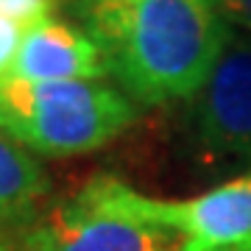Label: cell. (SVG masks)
<instances>
[{
    "label": "cell",
    "mask_w": 251,
    "mask_h": 251,
    "mask_svg": "<svg viewBox=\"0 0 251 251\" xmlns=\"http://www.w3.org/2000/svg\"><path fill=\"white\" fill-rule=\"evenodd\" d=\"M151 221L179 232L187 243L218 246L251 237V171L190 201H156L145 196Z\"/></svg>",
    "instance_id": "cell-5"
},
{
    "label": "cell",
    "mask_w": 251,
    "mask_h": 251,
    "mask_svg": "<svg viewBox=\"0 0 251 251\" xmlns=\"http://www.w3.org/2000/svg\"><path fill=\"white\" fill-rule=\"evenodd\" d=\"M50 193L45 168L31 153L0 134V232L23 229L39 215V204Z\"/></svg>",
    "instance_id": "cell-7"
},
{
    "label": "cell",
    "mask_w": 251,
    "mask_h": 251,
    "mask_svg": "<svg viewBox=\"0 0 251 251\" xmlns=\"http://www.w3.org/2000/svg\"><path fill=\"white\" fill-rule=\"evenodd\" d=\"M181 251H251V237L237 243H218V246H198V243H184Z\"/></svg>",
    "instance_id": "cell-11"
},
{
    "label": "cell",
    "mask_w": 251,
    "mask_h": 251,
    "mask_svg": "<svg viewBox=\"0 0 251 251\" xmlns=\"http://www.w3.org/2000/svg\"><path fill=\"white\" fill-rule=\"evenodd\" d=\"M131 120V100L100 81H0V134L45 156L95 151Z\"/></svg>",
    "instance_id": "cell-2"
},
{
    "label": "cell",
    "mask_w": 251,
    "mask_h": 251,
    "mask_svg": "<svg viewBox=\"0 0 251 251\" xmlns=\"http://www.w3.org/2000/svg\"><path fill=\"white\" fill-rule=\"evenodd\" d=\"M106 70L140 103L193 98L232 28L215 0H78Z\"/></svg>",
    "instance_id": "cell-1"
},
{
    "label": "cell",
    "mask_w": 251,
    "mask_h": 251,
    "mask_svg": "<svg viewBox=\"0 0 251 251\" xmlns=\"http://www.w3.org/2000/svg\"><path fill=\"white\" fill-rule=\"evenodd\" d=\"M184 237L145 212V196L98 173L23 229L0 232V251H181Z\"/></svg>",
    "instance_id": "cell-3"
},
{
    "label": "cell",
    "mask_w": 251,
    "mask_h": 251,
    "mask_svg": "<svg viewBox=\"0 0 251 251\" xmlns=\"http://www.w3.org/2000/svg\"><path fill=\"white\" fill-rule=\"evenodd\" d=\"M196 134L206 151L251 153V36H229L196 92Z\"/></svg>",
    "instance_id": "cell-4"
},
{
    "label": "cell",
    "mask_w": 251,
    "mask_h": 251,
    "mask_svg": "<svg viewBox=\"0 0 251 251\" xmlns=\"http://www.w3.org/2000/svg\"><path fill=\"white\" fill-rule=\"evenodd\" d=\"M11 75L23 81H100L109 70L87 31L45 17L25 28Z\"/></svg>",
    "instance_id": "cell-6"
},
{
    "label": "cell",
    "mask_w": 251,
    "mask_h": 251,
    "mask_svg": "<svg viewBox=\"0 0 251 251\" xmlns=\"http://www.w3.org/2000/svg\"><path fill=\"white\" fill-rule=\"evenodd\" d=\"M56 0H0V14L17 20L20 25H34L39 20L50 17Z\"/></svg>",
    "instance_id": "cell-8"
},
{
    "label": "cell",
    "mask_w": 251,
    "mask_h": 251,
    "mask_svg": "<svg viewBox=\"0 0 251 251\" xmlns=\"http://www.w3.org/2000/svg\"><path fill=\"white\" fill-rule=\"evenodd\" d=\"M23 34H25V25L0 14V81L9 78L14 70V59H17Z\"/></svg>",
    "instance_id": "cell-9"
},
{
    "label": "cell",
    "mask_w": 251,
    "mask_h": 251,
    "mask_svg": "<svg viewBox=\"0 0 251 251\" xmlns=\"http://www.w3.org/2000/svg\"><path fill=\"white\" fill-rule=\"evenodd\" d=\"M215 6L226 23L232 20L251 34V0H215Z\"/></svg>",
    "instance_id": "cell-10"
}]
</instances>
